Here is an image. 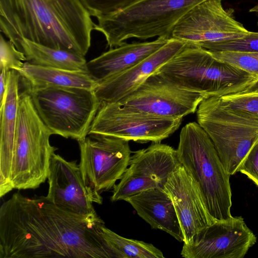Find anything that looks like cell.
<instances>
[{"mask_svg": "<svg viewBox=\"0 0 258 258\" xmlns=\"http://www.w3.org/2000/svg\"><path fill=\"white\" fill-rule=\"evenodd\" d=\"M95 212L66 210L46 196L14 193L0 208V258H116Z\"/></svg>", "mask_w": 258, "mask_h": 258, "instance_id": "cell-1", "label": "cell"}, {"mask_svg": "<svg viewBox=\"0 0 258 258\" xmlns=\"http://www.w3.org/2000/svg\"><path fill=\"white\" fill-rule=\"evenodd\" d=\"M94 24L80 0H0V30L16 47L25 39L85 56Z\"/></svg>", "mask_w": 258, "mask_h": 258, "instance_id": "cell-2", "label": "cell"}, {"mask_svg": "<svg viewBox=\"0 0 258 258\" xmlns=\"http://www.w3.org/2000/svg\"><path fill=\"white\" fill-rule=\"evenodd\" d=\"M176 154L180 163L198 185L207 210L215 221L231 214L230 175L205 131L196 122L181 130Z\"/></svg>", "mask_w": 258, "mask_h": 258, "instance_id": "cell-3", "label": "cell"}, {"mask_svg": "<svg viewBox=\"0 0 258 258\" xmlns=\"http://www.w3.org/2000/svg\"><path fill=\"white\" fill-rule=\"evenodd\" d=\"M156 72L182 88L203 94L205 98L241 93L258 82L257 76L189 44Z\"/></svg>", "mask_w": 258, "mask_h": 258, "instance_id": "cell-4", "label": "cell"}, {"mask_svg": "<svg viewBox=\"0 0 258 258\" xmlns=\"http://www.w3.org/2000/svg\"><path fill=\"white\" fill-rule=\"evenodd\" d=\"M53 135L39 117L29 94L20 93L13 146L10 189H34L47 178L50 160L57 150Z\"/></svg>", "mask_w": 258, "mask_h": 258, "instance_id": "cell-5", "label": "cell"}, {"mask_svg": "<svg viewBox=\"0 0 258 258\" xmlns=\"http://www.w3.org/2000/svg\"><path fill=\"white\" fill-rule=\"evenodd\" d=\"M207 0H142L115 13L97 18L94 30L105 36L110 48L130 38L170 39L177 22L190 10Z\"/></svg>", "mask_w": 258, "mask_h": 258, "instance_id": "cell-6", "label": "cell"}, {"mask_svg": "<svg viewBox=\"0 0 258 258\" xmlns=\"http://www.w3.org/2000/svg\"><path fill=\"white\" fill-rule=\"evenodd\" d=\"M53 135L80 141L89 134L101 102L94 90L47 86L25 89Z\"/></svg>", "mask_w": 258, "mask_h": 258, "instance_id": "cell-7", "label": "cell"}, {"mask_svg": "<svg viewBox=\"0 0 258 258\" xmlns=\"http://www.w3.org/2000/svg\"><path fill=\"white\" fill-rule=\"evenodd\" d=\"M196 113L198 123L212 140L226 171L235 174L258 141V118L223 107L216 96L204 98Z\"/></svg>", "mask_w": 258, "mask_h": 258, "instance_id": "cell-8", "label": "cell"}, {"mask_svg": "<svg viewBox=\"0 0 258 258\" xmlns=\"http://www.w3.org/2000/svg\"><path fill=\"white\" fill-rule=\"evenodd\" d=\"M78 142L79 165L86 190L92 202L101 205L102 193L113 188L128 166L132 153L129 141L90 133Z\"/></svg>", "mask_w": 258, "mask_h": 258, "instance_id": "cell-9", "label": "cell"}, {"mask_svg": "<svg viewBox=\"0 0 258 258\" xmlns=\"http://www.w3.org/2000/svg\"><path fill=\"white\" fill-rule=\"evenodd\" d=\"M182 119L154 116L118 102H102L89 134L111 136L139 143H159L178 130Z\"/></svg>", "mask_w": 258, "mask_h": 258, "instance_id": "cell-10", "label": "cell"}, {"mask_svg": "<svg viewBox=\"0 0 258 258\" xmlns=\"http://www.w3.org/2000/svg\"><path fill=\"white\" fill-rule=\"evenodd\" d=\"M223 0H207L190 10L175 25L170 38L204 48L217 41L243 37L249 33L236 21Z\"/></svg>", "mask_w": 258, "mask_h": 258, "instance_id": "cell-11", "label": "cell"}, {"mask_svg": "<svg viewBox=\"0 0 258 258\" xmlns=\"http://www.w3.org/2000/svg\"><path fill=\"white\" fill-rule=\"evenodd\" d=\"M204 98L203 94L182 88L156 72L118 103L154 116L177 119L196 112Z\"/></svg>", "mask_w": 258, "mask_h": 258, "instance_id": "cell-12", "label": "cell"}, {"mask_svg": "<svg viewBox=\"0 0 258 258\" xmlns=\"http://www.w3.org/2000/svg\"><path fill=\"white\" fill-rule=\"evenodd\" d=\"M179 163L176 150L161 142L152 143L135 152L119 182L113 188L111 201L124 200L152 188L163 189L168 176Z\"/></svg>", "mask_w": 258, "mask_h": 258, "instance_id": "cell-13", "label": "cell"}, {"mask_svg": "<svg viewBox=\"0 0 258 258\" xmlns=\"http://www.w3.org/2000/svg\"><path fill=\"white\" fill-rule=\"evenodd\" d=\"M256 237L241 216L216 221L201 230L189 244L183 243L185 258H242Z\"/></svg>", "mask_w": 258, "mask_h": 258, "instance_id": "cell-14", "label": "cell"}, {"mask_svg": "<svg viewBox=\"0 0 258 258\" xmlns=\"http://www.w3.org/2000/svg\"><path fill=\"white\" fill-rule=\"evenodd\" d=\"M163 190L173 203L183 243L190 244L201 230L216 221L209 214L198 185L180 163L168 176Z\"/></svg>", "mask_w": 258, "mask_h": 258, "instance_id": "cell-15", "label": "cell"}, {"mask_svg": "<svg viewBox=\"0 0 258 258\" xmlns=\"http://www.w3.org/2000/svg\"><path fill=\"white\" fill-rule=\"evenodd\" d=\"M47 179L46 197L49 202L82 215L96 212L76 161H68L54 152L50 160Z\"/></svg>", "mask_w": 258, "mask_h": 258, "instance_id": "cell-16", "label": "cell"}, {"mask_svg": "<svg viewBox=\"0 0 258 258\" xmlns=\"http://www.w3.org/2000/svg\"><path fill=\"white\" fill-rule=\"evenodd\" d=\"M187 44L174 38L127 70L99 83L94 90L102 102H118L136 90L150 76Z\"/></svg>", "mask_w": 258, "mask_h": 258, "instance_id": "cell-17", "label": "cell"}, {"mask_svg": "<svg viewBox=\"0 0 258 258\" xmlns=\"http://www.w3.org/2000/svg\"><path fill=\"white\" fill-rule=\"evenodd\" d=\"M169 39L162 37L151 41L125 42L87 62V71L100 83L134 67L158 50Z\"/></svg>", "mask_w": 258, "mask_h": 258, "instance_id": "cell-18", "label": "cell"}, {"mask_svg": "<svg viewBox=\"0 0 258 258\" xmlns=\"http://www.w3.org/2000/svg\"><path fill=\"white\" fill-rule=\"evenodd\" d=\"M20 77L14 70L8 72L7 90L0 106V197L10 192V175L16 131Z\"/></svg>", "mask_w": 258, "mask_h": 258, "instance_id": "cell-19", "label": "cell"}, {"mask_svg": "<svg viewBox=\"0 0 258 258\" xmlns=\"http://www.w3.org/2000/svg\"><path fill=\"white\" fill-rule=\"evenodd\" d=\"M153 229L167 233L179 242L184 236L173 203L160 188L139 192L124 200Z\"/></svg>", "mask_w": 258, "mask_h": 258, "instance_id": "cell-20", "label": "cell"}, {"mask_svg": "<svg viewBox=\"0 0 258 258\" xmlns=\"http://www.w3.org/2000/svg\"><path fill=\"white\" fill-rule=\"evenodd\" d=\"M17 72L25 89L56 86L94 90L99 84L88 71L43 67L26 61Z\"/></svg>", "mask_w": 258, "mask_h": 258, "instance_id": "cell-21", "label": "cell"}, {"mask_svg": "<svg viewBox=\"0 0 258 258\" xmlns=\"http://www.w3.org/2000/svg\"><path fill=\"white\" fill-rule=\"evenodd\" d=\"M16 48L24 53L26 62L33 64L87 71L85 56L74 52L49 47L25 39L19 42Z\"/></svg>", "mask_w": 258, "mask_h": 258, "instance_id": "cell-22", "label": "cell"}, {"mask_svg": "<svg viewBox=\"0 0 258 258\" xmlns=\"http://www.w3.org/2000/svg\"><path fill=\"white\" fill-rule=\"evenodd\" d=\"M101 235L116 258H163L162 252L151 243L119 235L107 228L101 227Z\"/></svg>", "mask_w": 258, "mask_h": 258, "instance_id": "cell-23", "label": "cell"}, {"mask_svg": "<svg viewBox=\"0 0 258 258\" xmlns=\"http://www.w3.org/2000/svg\"><path fill=\"white\" fill-rule=\"evenodd\" d=\"M210 52L216 58L241 69L258 77V53L228 51ZM241 93L258 94V82L254 86Z\"/></svg>", "mask_w": 258, "mask_h": 258, "instance_id": "cell-24", "label": "cell"}, {"mask_svg": "<svg viewBox=\"0 0 258 258\" xmlns=\"http://www.w3.org/2000/svg\"><path fill=\"white\" fill-rule=\"evenodd\" d=\"M210 51L258 53V32H249L243 37L209 43L203 48Z\"/></svg>", "mask_w": 258, "mask_h": 258, "instance_id": "cell-25", "label": "cell"}, {"mask_svg": "<svg viewBox=\"0 0 258 258\" xmlns=\"http://www.w3.org/2000/svg\"><path fill=\"white\" fill-rule=\"evenodd\" d=\"M217 97L223 107L258 118V94L238 93Z\"/></svg>", "mask_w": 258, "mask_h": 258, "instance_id": "cell-26", "label": "cell"}, {"mask_svg": "<svg viewBox=\"0 0 258 258\" xmlns=\"http://www.w3.org/2000/svg\"><path fill=\"white\" fill-rule=\"evenodd\" d=\"M91 16L98 17L123 11L142 0H80Z\"/></svg>", "mask_w": 258, "mask_h": 258, "instance_id": "cell-27", "label": "cell"}, {"mask_svg": "<svg viewBox=\"0 0 258 258\" xmlns=\"http://www.w3.org/2000/svg\"><path fill=\"white\" fill-rule=\"evenodd\" d=\"M26 61V58L22 52L17 49L10 40H7L1 34L0 36V70H14L19 71Z\"/></svg>", "mask_w": 258, "mask_h": 258, "instance_id": "cell-28", "label": "cell"}, {"mask_svg": "<svg viewBox=\"0 0 258 258\" xmlns=\"http://www.w3.org/2000/svg\"><path fill=\"white\" fill-rule=\"evenodd\" d=\"M238 171L245 175L258 187V141L250 149Z\"/></svg>", "mask_w": 258, "mask_h": 258, "instance_id": "cell-29", "label": "cell"}, {"mask_svg": "<svg viewBox=\"0 0 258 258\" xmlns=\"http://www.w3.org/2000/svg\"><path fill=\"white\" fill-rule=\"evenodd\" d=\"M6 69L1 70L0 76V106L4 100L7 87L8 72Z\"/></svg>", "mask_w": 258, "mask_h": 258, "instance_id": "cell-30", "label": "cell"}, {"mask_svg": "<svg viewBox=\"0 0 258 258\" xmlns=\"http://www.w3.org/2000/svg\"><path fill=\"white\" fill-rule=\"evenodd\" d=\"M249 12L254 13L258 16V4L252 7L249 10Z\"/></svg>", "mask_w": 258, "mask_h": 258, "instance_id": "cell-31", "label": "cell"}]
</instances>
